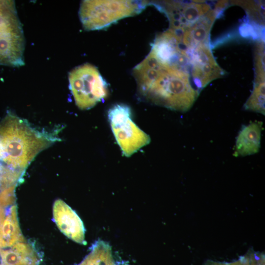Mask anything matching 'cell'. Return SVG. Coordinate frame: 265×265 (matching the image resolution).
I'll return each mask as SVG.
<instances>
[{
  "label": "cell",
  "instance_id": "1",
  "mask_svg": "<svg viewBox=\"0 0 265 265\" xmlns=\"http://www.w3.org/2000/svg\"><path fill=\"white\" fill-rule=\"evenodd\" d=\"M140 97L154 104L185 112L199 93L187 74L166 66L150 54L133 69Z\"/></svg>",
  "mask_w": 265,
  "mask_h": 265
},
{
  "label": "cell",
  "instance_id": "2",
  "mask_svg": "<svg viewBox=\"0 0 265 265\" xmlns=\"http://www.w3.org/2000/svg\"><path fill=\"white\" fill-rule=\"evenodd\" d=\"M25 39L13 0H0V65H25Z\"/></svg>",
  "mask_w": 265,
  "mask_h": 265
},
{
  "label": "cell",
  "instance_id": "3",
  "mask_svg": "<svg viewBox=\"0 0 265 265\" xmlns=\"http://www.w3.org/2000/svg\"><path fill=\"white\" fill-rule=\"evenodd\" d=\"M145 3L132 0H83L79 17L85 30L102 29L121 19L139 13L146 5Z\"/></svg>",
  "mask_w": 265,
  "mask_h": 265
},
{
  "label": "cell",
  "instance_id": "4",
  "mask_svg": "<svg viewBox=\"0 0 265 265\" xmlns=\"http://www.w3.org/2000/svg\"><path fill=\"white\" fill-rule=\"evenodd\" d=\"M69 88L77 106L82 110L94 107L108 94V84L98 69L85 63L69 73Z\"/></svg>",
  "mask_w": 265,
  "mask_h": 265
},
{
  "label": "cell",
  "instance_id": "5",
  "mask_svg": "<svg viewBox=\"0 0 265 265\" xmlns=\"http://www.w3.org/2000/svg\"><path fill=\"white\" fill-rule=\"evenodd\" d=\"M107 116L114 137L125 156L130 157L150 143V136L132 120L128 106L113 105L109 108Z\"/></svg>",
  "mask_w": 265,
  "mask_h": 265
},
{
  "label": "cell",
  "instance_id": "6",
  "mask_svg": "<svg viewBox=\"0 0 265 265\" xmlns=\"http://www.w3.org/2000/svg\"><path fill=\"white\" fill-rule=\"evenodd\" d=\"M204 2L167 1L162 2L160 7L169 18L170 29L181 34L212 10L210 5Z\"/></svg>",
  "mask_w": 265,
  "mask_h": 265
},
{
  "label": "cell",
  "instance_id": "7",
  "mask_svg": "<svg viewBox=\"0 0 265 265\" xmlns=\"http://www.w3.org/2000/svg\"><path fill=\"white\" fill-rule=\"evenodd\" d=\"M53 219L59 229L75 242L85 244V230L77 213L61 200H56L53 207Z\"/></svg>",
  "mask_w": 265,
  "mask_h": 265
},
{
  "label": "cell",
  "instance_id": "8",
  "mask_svg": "<svg viewBox=\"0 0 265 265\" xmlns=\"http://www.w3.org/2000/svg\"><path fill=\"white\" fill-rule=\"evenodd\" d=\"M217 9H212L198 22L186 28L181 34L177 33L187 48L209 44L210 31L217 15Z\"/></svg>",
  "mask_w": 265,
  "mask_h": 265
},
{
  "label": "cell",
  "instance_id": "9",
  "mask_svg": "<svg viewBox=\"0 0 265 265\" xmlns=\"http://www.w3.org/2000/svg\"><path fill=\"white\" fill-rule=\"evenodd\" d=\"M262 126V122L254 121L241 128L236 138L234 156L244 157L259 152Z\"/></svg>",
  "mask_w": 265,
  "mask_h": 265
},
{
  "label": "cell",
  "instance_id": "10",
  "mask_svg": "<svg viewBox=\"0 0 265 265\" xmlns=\"http://www.w3.org/2000/svg\"><path fill=\"white\" fill-rule=\"evenodd\" d=\"M265 82H256L244 108L265 115Z\"/></svg>",
  "mask_w": 265,
  "mask_h": 265
},
{
  "label": "cell",
  "instance_id": "11",
  "mask_svg": "<svg viewBox=\"0 0 265 265\" xmlns=\"http://www.w3.org/2000/svg\"><path fill=\"white\" fill-rule=\"evenodd\" d=\"M255 59V83L265 82V44L263 41L256 44Z\"/></svg>",
  "mask_w": 265,
  "mask_h": 265
},
{
  "label": "cell",
  "instance_id": "12",
  "mask_svg": "<svg viewBox=\"0 0 265 265\" xmlns=\"http://www.w3.org/2000/svg\"><path fill=\"white\" fill-rule=\"evenodd\" d=\"M240 5L243 6L244 8L247 10V13L253 20L263 25L264 24V9H263V2L258 3L253 1L240 2Z\"/></svg>",
  "mask_w": 265,
  "mask_h": 265
},
{
  "label": "cell",
  "instance_id": "13",
  "mask_svg": "<svg viewBox=\"0 0 265 265\" xmlns=\"http://www.w3.org/2000/svg\"><path fill=\"white\" fill-rule=\"evenodd\" d=\"M205 265H250L249 253L248 252L245 255L240 257L238 260L233 262H218L208 261Z\"/></svg>",
  "mask_w": 265,
  "mask_h": 265
},
{
  "label": "cell",
  "instance_id": "14",
  "mask_svg": "<svg viewBox=\"0 0 265 265\" xmlns=\"http://www.w3.org/2000/svg\"><path fill=\"white\" fill-rule=\"evenodd\" d=\"M248 252L250 256V265H265L264 255L253 251Z\"/></svg>",
  "mask_w": 265,
  "mask_h": 265
}]
</instances>
